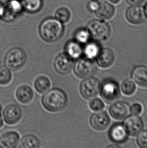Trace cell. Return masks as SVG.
<instances>
[{"label":"cell","mask_w":147,"mask_h":148,"mask_svg":"<svg viewBox=\"0 0 147 148\" xmlns=\"http://www.w3.org/2000/svg\"><path fill=\"white\" fill-rule=\"evenodd\" d=\"M110 113L112 118L121 120L127 118L130 115L131 106L127 102H115L110 108Z\"/></svg>","instance_id":"10"},{"label":"cell","mask_w":147,"mask_h":148,"mask_svg":"<svg viewBox=\"0 0 147 148\" xmlns=\"http://www.w3.org/2000/svg\"><path fill=\"white\" fill-rule=\"evenodd\" d=\"M145 0H126L128 4L131 6H139L143 4Z\"/></svg>","instance_id":"34"},{"label":"cell","mask_w":147,"mask_h":148,"mask_svg":"<svg viewBox=\"0 0 147 148\" xmlns=\"http://www.w3.org/2000/svg\"><path fill=\"white\" fill-rule=\"evenodd\" d=\"M4 5L0 3V18H2L3 14L4 13Z\"/></svg>","instance_id":"35"},{"label":"cell","mask_w":147,"mask_h":148,"mask_svg":"<svg viewBox=\"0 0 147 148\" xmlns=\"http://www.w3.org/2000/svg\"><path fill=\"white\" fill-rule=\"evenodd\" d=\"M96 57L98 65L103 68L110 67L113 65L115 61L114 53L108 48L102 49L99 51Z\"/></svg>","instance_id":"17"},{"label":"cell","mask_w":147,"mask_h":148,"mask_svg":"<svg viewBox=\"0 0 147 148\" xmlns=\"http://www.w3.org/2000/svg\"><path fill=\"white\" fill-rule=\"evenodd\" d=\"M90 122L92 128L95 130L102 131L110 125V119L106 112L100 111L92 115Z\"/></svg>","instance_id":"13"},{"label":"cell","mask_w":147,"mask_h":148,"mask_svg":"<svg viewBox=\"0 0 147 148\" xmlns=\"http://www.w3.org/2000/svg\"><path fill=\"white\" fill-rule=\"evenodd\" d=\"M23 8L29 13L39 11L42 6V0H22Z\"/></svg>","instance_id":"24"},{"label":"cell","mask_w":147,"mask_h":148,"mask_svg":"<svg viewBox=\"0 0 147 148\" xmlns=\"http://www.w3.org/2000/svg\"><path fill=\"white\" fill-rule=\"evenodd\" d=\"M16 98L23 104H28L32 102L34 98V92L30 86L23 85L16 90Z\"/></svg>","instance_id":"19"},{"label":"cell","mask_w":147,"mask_h":148,"mask_svg":"<svg viewBox=\"0 0 147 148\" xmlns=\"http://www.w3.org/2000/svg\"><path fill=\"white\" fill-rule=\"evenodd\" d=\"M34 88L40 94H45L51 88L50 79L46 76H39L34 82Z\"/></svg>","instance_id":"22"},{"label":"cell","mask_w":147,"mask_h":148,"mask_svg":"<svg viewBox=\"0 0 147 148\" xmlns=\"http://www.w3.org/2000/svg\"><path fill=\"white\" fill-rule=\"evenodd\" d=\"M3 125V119L2 117V114H1V108L0 107V128Z\"/></svg>","instance_id":"36"},{"label":"cell","mask_w":147,"mask_h":148,"mask_svg":"<svg viewBox=\"0 0 147 148\" xmlns=\"http://www.w3.org/2000/svg\"><path fill=\"white\" fill-rule=\"evenodd\" d=\"M42 104L46 110L50 112H57L63 110L68 104L66 92L60 88L48 90L42 97Z\"/></svg>","instance_id":"1"},{"label":"cell","mask_w":147,"mask_h":148,"mask_svg":"<svg viewBox=\"0 0 147 148\" xmlns=\"http://www.w3.org/2000/svg\"><path fill=\"white\" fill-rule=\"evenodd\" d=\"M27 60V54L22 49L15 47L6 54L4 63L6 67L12 71H18L24 67Z\"/></svg>","instance_id":"3"},{"label":"cell","mask_w":147,"mask_h":148,"mask_svg":"<svg viewBox=\"0 0 147 148\" xmlns=\"http://www.w3.org/2000/svg\"><path fill=\"white\" fill-rule=\"evenodd\" d=\"M136 85L134 82L131 79H126L121 85V90L124 94L127 96H131L135 92Z\"/></svg>","instance_id":"27"},{"label":"cell","mask_w":147,"mask_h":148,"mask_svg":"<svg viewBox=\"0 0 147 148\" xmlns=\"http://www.w3.org/2000/svg\"><path fill=\"white\" fill-rule=\"evenodd\" d=\"M125 16L127 20L133 24H141L145 18L143 9L139 6H131L128 8Z\"/></svg>","instance_id":"16"},{"label":"cell","mask_w":147,"mask_h":148,"mask_svg":"<svg viewBox=\"0 0 147 148\" xmlns=\"http://www.w3.org/2000/svg\"><path fill=\"white\" fill-rule=\"evenodd\" d=\"M109 1L113 4H118V3H119V2H120L121 0H109Z\"/></svg>","instance_id":"37"},{"label":"cell","mask_w":147,"mask_h":148,"mask_svg":"<svg viewBox=\"0 0 147 148\" xmlns=\"http://www.w3.org/2000/svg\"><path fill=\"white\" fill-rule=\"evenodd\" d=\"M115 12V7L113 5L108 2H103L100 4L95 13L98 17L103 20H108L114 16Z\"/></svg>","instance_id":"20"},{"label":"cell","mask_w":147,"mask_h":148,"mask_svg":"<svg viewBox=\"0 0 147 148\" xmlns=\"http://www.w3.org/2000/svg\"><path fill=\"white\" fill-rule=\"evenodd\" d=\"M96 66L92 59L82 57L78 59L74 65V71L76 76L80 78L90 77L96 72Z\"/></svg>","instance_id":"5"},{"label":"cell","mask_w":147,"mask_h":148,"mask_svg":"<svg viewBox=\"0 0 147 148\" xmlns=\"http://www.w3.org/2000/svg\"><path fill=\"white\" fill-rule=\"evenodd\" d=\"M100 92L102 98L108 104L115 102L120 96L119 85L114 80H106L101 87Z\"/></svg>","instance_id":"7"},{"label":"cell","mask_w":147,"mask_h":148,"mask_svg":"<svg viewBox=\"0 0 147 148\" xmlns=\"http://www.w3.org/2000/svg\"><path fill=\"white\" fill-rule=\"evenodd\" d=\"M142 106L139 103H135L131 107V113L133 115H139L142 111Z\"/></svg>","instance_id":"32"},{"label":"cell","mask_w":147,"mask_h":148,"mask_svg":"<svg viewBox=\"0 0 147 148\" xmlns=\"http://www.w3.org/2000/svg\"><path fill=\"white\" fill-rule=\"evenodd\" d=\"M20 140V136L18 132L15 131L5 132L0 136V148H16Z\"/></svg>","instance_id":"14"},{"label":"cell","mask_w":147,"mask_h":148,"mask_svg":"<svg viewBox=\"0 0 147 148\" xmlns=\"http://www.w3.org/2000/svg\"><path fill=\"white\" fill-rule=\"evenodd\" d=\"M66 53L73 59H77L81 55L83 49L79 42L76 40H71L65 46Z\"/></svg>","instance_id":"21"},{"label":"cell","mask_w":147,"mask_h":148,"mask_svg":"<svg viewBox=\"0 0 147 148\" xmlns=\"http://www.w3.org/2000/svg\"><path fill=\"white\" fill-rule=\"evenodd\" d=\"M87 29L90 36L97 41L107 40L111 34L110 25L103 20H92L88 24Z\"/></svg>","instance_id":"4"},{"label":"cell","mask_w":147,"mask_h":148,"mask_svg":"<svg viewBox=\"0 0 147 148\" xmlns=\"http://www.w3.org/2000/svg\"><path fill=\"white\" fill-rule=\"evenodd\" d=\"M92 1H96V2H101L102 1H103L104 0H92Z\"/></svg>","instance_id":"39"},{"label":"cell","mask_w":147,"mask_h":148,"mask_svg":"<svg viewBox=\"0 0 147 148\" xmlns=\"http://www.w3.org/2000/svg\"><path fill=\"white\" fill-rule=\"evenodd\" d=\"M131 77L139 86L147 88V66L139 65L133 68Z\"/></svg>","instance_id":"18"},{"label":"cell","mask_w":147,"mask_h":148,"mask_svg":"<svg viewBox=\"0 0 147 148\" xmlns=\"http://www.w3.org/2000/svg\"><path fill=\"white\" fill-rule=\"evenodd\" d=\"M40 147V142L37 138L33 135L28 134L24 136L21 140L19 148H36Z\"/></svg>","instance_id":"23"},{"label":"cell","mask_w":147,"mask_h":148,"mask_svg":"<svg viewBox=\"0 0 147 148\" xmlns=\"http://www.w3.org/2000/svg\"><path fill=\"white\" fill-rule=\"evenodd\" d=\"M80 90L84 98L87 100L92 99L100 92V83L97 79L92 77L85 78L80 85Z\"/></svg>","instance_id":"6"},{"label":"cell","mask_w":147,"mask_h":148,"mask_svg":"<svg viewBox=\"0 0 147 148\" xmlns=\"http://www.w3.org/2000/svg\"><path fill=\"white\" fill-rule=\"evenodd\" d=\"M89 106L92 110L99 112L103 110L105 107V104L99 98L92 99L89 103Z\"/></svg>","instance_id":"30"},{"label":"cell","mask_w":147,"mask_h":148,"mask_svg":"<svg viewBox=\"0 0 147 148\" xmlns=\"http://www.w3.org/2000/svg\"><path fill=\"white\" fill-rule=\"evenodd\" d=\"M23 9L22 3L19 0H10L4 6L2 18L5 21H12L20 15Z\"/></svg>","instance_id":"8"},{"label":"cell","mask_w":147,"mask_h":148,"mask_svg":"<svg viewBox=\"0 0 147 148\" xmlns=\"http://www.w3.org/2000/svg\"><path fill=\"white\" fill-rule=\"evenodd\" d=\"M127 132L124 124L116 123L111 127L109 132V137L113 142L122 143L127 138Z\"/></svg>","instance_id":"15"},{"label":"cell","mask_w":147,"mask_h":148,"mask_svg":"<svg viewBox=\"0 0 147 148\" xmlns=\"http://www.w3.org/2000/svg\"><path fill=\"white\" fill-rule=\"evenodd\" d=\"M12 79L11 70L6 66L0 67V85L7 86L11 82Z\"/></svg>","instance_id":"25"},{"label":"cell","mask_w":147,"mask_h":148,"mask_svg":"<svg viewBox=\"0 0 147 148\" xmlns=\"http://www.w3.org/2000/svg\"><path fill=\"white\" fill-rule=\"evenodd\" d=\"M56 18L62 23H67L70 20L71 18V13L69 10L65 7H62L56 11Z\"/></svg>","instance_id":"28"},{"label":"cell","mask_w":147,"mask_h":148,"mask_svg":"<svg viewBox=\"0 0 147 148\" xmlns=\"http://www.w3.org/2000/svg\"><path fill=\"white\" fill-rule=\"evenodd\" d=\"M99 52V47L94 42L88 44L84 49V53L85 54L86 57L91 59L96 58Z\"/></svg>","instance_id":"26"},{"label":"cell","mask_w":147,"mask_h":148,"mask_svg":"<svg viewBox=\"0 0 147 148\" xmlns=\"http://www.w3.org/2000/svg\"><path fill=\"white\" fill-rule=\"evenodd\" d=\"M39 32L40 37L46 42H55L63 36L64 26L56 18H48L40 24Z\"/></svg>","instance_id":"2"},{"label":"cell","mask_w":147,"mask_h":148,"mask_svg":"<svg viewBox=\"0 0 147 148\" xmlns=\"http://www.w3.org/2000/svg\"><path fill=\"white\" fill-rule=\"evenodd\" d=\"M3 115L4 121L7 124L15 125L18 123L22 118V110L17 105L11 104L4 109Z\"/></svg>","instance_id":"11"},{"label":"cell","mask_w":147,"mask_h":148,"mask_svg":"<svg viewBox=\"0 0 147 148\" xmlns=\"http://www.w3.org/2000/svg\"><path fill=\"white\" fill-rule=\"evenodd\" d=\"M127 118L124 123V125L127 134L131 136H137L143 130V121L137 115L130 116Z\"/></svg>","instance_id":"12"},{"label":"cell","mask_w":147,"mask_h":148,"mask_svg":"<svg viewBox=\"0 0 147 148\" xmlns=\"http://www.w3.org/2000/svg\"><path fill=\"white\" fill-rule=\"evenodd\" d=\"M144 13H145L146 17H147V3L146 4L144 9Z\"/></svg>","instance_id":"38"},{"label":"cell","mask_w":147,"mask_h":148,"mask_svg":"<svg viewBox=\"0 0 147 148\" xmlns=\"http://www.w3.org/2000/svg\"><path fill=\"white\" fill-rule=\"evenodd\" d=\"M99 2L91 0L88 4V9L91 12H95L98 10V9L99 7Z\"/></svg>","instance_id":"33"},{"label":"cell","mask_w":147,"mask_h":148,"mask_svg":"<svg viewBox=\"0 0 147 148\" xmlns=\"http://www.w3.org/2000/svg\"><path fill=\"white\" fill-rule=\"evenodd\" d=\"M137 136V144L140 147L147 148V130L142 131Z\"/></svg>","instance_id":"31"},{"label":"cell","mask_w":147,"mask_h":148,"mask_svg":"<svg viewBox=\"0 0 147 148\" xmlns=\"http://www.w3.org/2000/svg\"><path fill=\"white\" fill-rule=\"evenodd\" d=\"M90 36L89 33L87 29H81L76 32L75 38L76 40L80 44H84L87 42Z\"/></svg>","instance_id":"29"},{"label":"cell","mask_w":147,"mask_h":148,"mask_svg":"<svg viewBox=\"0 0 147 148\" xmlns=\"http://www.w3.org/2000/svg\"><path fill=\"white\" fill-rule=\"evenodd\" d=\"M54 68L59 74L65 75L69 73L74 66V59L66 53L60 54L54 61Z\"/></svg>","instance_id":"9"}]
</instances>
